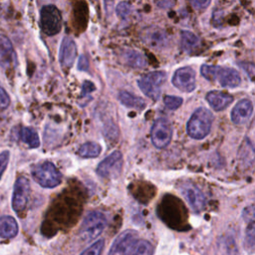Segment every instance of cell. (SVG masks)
<instances>
[{
    "instance_id": "6da1fadb",
    "label": "cell",
    "mask_w": 255,
    "mask_h": 255,
    "mask_svg": "<svg viewBox=\"0 0 255 255\" xmlns=\"http://www.w3.org/2000/svg\"><path fill=\"white\" fill-rule=\"evenodd\" d=\"M212 123L213 115L211 112L205 108H198L187 122V133L194 139H202L209 133Z\"/></svg>"
},
{
    "instance_id": "7a4b0ae2",
    "label": "cell",
    "mask_w": 255,
    "mask_h": 255,
    "mask_svg": "<svg viewBox=\"0 0 255 255\" xmlns=\"http://www.w3.org/2000/svg\"><path fill=\"white\" fill-rule=\"evenodd\" d=\"M201 75L209 81H218L222 87L235 88L241 82L240 75L234 69L223 68L219 66L202 65L200 68Z\"/></svg>"
},
{
    "instance_id": "3957f363",
    "label": "cell",
    "mask_w": 255,
    "mask_h": 255,
    "mask_svg": "<svg viewBox=\"0 0 255 255\" xmlns=\"http://www.w3.org/2000/svg\"><path fill=\"white\" fill-rule=\"evenodd\" d=\"M106 225L107 217L102 211H91L85 216L79 235L84 242H90L103 232Z\"/></svg>"
},
{
    "instance_id": "277c9868",
    "label": "cell",
    "mask_w": 255,
    "mask_h": 255,
    "mask_svg": "<svg viewBox=\"0 0 255 255\" xmlns=\"http://www.w3.org/2000/svg\"><path fill=\"white\" fill-rule=\"evenodd\" d=\"M31 174L34 180L42 187L53 188L60 184L62 174L51 161H43L32 167Z\"/></svg>"
},
{
    "instance_id": "5b68a950",
    "label": "cell",
    "mask_w": 255,
    "mask_h": 255,
    "mask_svg": "<svg viewBox=\"0 0 255 255\" xmlns=\"http://www.w3.org/2000/svg\"><path fill=\"white\" fill-rule=\"evenodd\" d=\"M40 26L44 34L53 36L60 32L62 16L60 10L52 4L45 5L40 12Z\"/></svg>"
},
{
    "instance_id": "8992f818",
    "label": "cell",
    "mask_w": 255,
    "mask_h": 255,
    "mask_svg": "<svg viewBox=\"0 0 255 255\" xmlns=\"http://www.w3.org/2000/svg\"><path fill=\"white\" fill-rule=\"evenodd\" d=\"M166 74L163 71H153L137 81L141 92L153 101H157L160 96V87L165 82Z\"/></svg>"
},
{
    "instance_id": "52a82bcc",
    "label": "cell",
    "mask_w": 255,
    "mask_h": 255,
    "mask_svg": "<svg viewBox=\"0 0 255 255\" xmlns=\"http://www.w3.org/2000/svg\"><path fill=\"white\" fill-rule=\"evenodd\" d=\"M172 137V128L169 122L164 118L154 121L150 129V138L156 148L166 147Z\"/></svg>"
},
{
    "instance_id": "ba28073f",
    "label": "cell",
    "mask_w": 255,
    "mask_h": 255,
    "mask_svg": "<svg viewBox=\"0 0 255 255\" xmlns=\"http://www.w3.org/2000/svg\"><path fill=\"white\" fill-rule=\"evenodd\" d=\"M179 191L190 205V207L196 211H201L206 203L205 196L201 189L191 181H182L178 186Z\"/></svg>"
},
{
    "instance_id": "9c48e42d",
    "label": "cell",
    "mask_w": 255,
    "mask_h": 255,
    "mask_svg": "<svg viewBox=\"0 0 255 255\" xmlns=\"http://www.w3.org/2000/svg\"><path fill=\"white\" fill-rule=\"evenodd\" d=\"M123 167V154L119 150L113 151L110 155L104 158L97 166V173L104 178L117 176Z\"/></svg>"
},
{
    "instance_id": "30bf717a",
    "label": "cell",
    "mask_w": 255,
    "mask_h": 255,
    "mask_svg": "<svg viewBox=\"0 0 255 255\" xmlns=\"http://www.w3.org/2000/svg\"><path fill=\"white\" fill-rule=\"evenodd\" d=\"M29 193H30L29 180L24 176L18 177L14 184V190L12 195V207L16 213L19 214L26 208L28 198H29Z\"/></svg>"
},
{
    "instance_id": "8fae6325",
    "label": "cell",
    "mask_w": 255,
    "mask_h": 255,
    "mask_svg": "<svg viewBox=\"0 0 255 255\" xmlns=\"http://www.w3.org/2000/svg\"><path fill=\"white\" fill-rule=\"evenodd\" d=\"M172 84L182 92H191L195 88V72L190 67L177 69L172 76Z\"/></svg>"
},
{
    "instance_id": "7c38bea8",
    "label": "cell",
    "mask_w": 255,
    "mask_h": 255,
    "mask_svg": "<svg viewBox=\"0 0 255 255\" xmlns=\"http://www.w3.org/2000/svg\"><path fill=\"white\" fill-rule=\"evenodd\" d=\"M77 57V46L73 39L64 37L60 46L59 61L63 69H70Z\"/></svg>"
},
{
    "instance_id": "4fadbf2b",
    "label": "cell",
    "mask_w": 255,
    "mask_h": 255,
    "mask_svg": "<svg viewBox=\"0 0 255 255\" xmlns=\"http://www.w3.org/2000/svg\"><path fill=\"white\" fill-rule=\"evenodd\" d=\"M17 56L10 40L0 34V66L2 68H14L17 66Z\"/></svg>"
},
{
    "instance_id": "5bb4252c",
    "label": "cell",
    "mask_w": 255,
    "mask_h": 255,
    "mask_svg": "<svg viewBox=\"0 0 255 255\" xmlns=\"http://www.w3.org/2000/svg\"><path fill=\"white\" fill-rule=\"evenodd\" d=\"M253 113V104L247 99L239 101L231 112V121L235 125H243L250 119Z\"/></svg>"
},
{
    "instance_id": "9a60e30c",
    "label": "cell",
    "mask_w": 255,
    "mask_h": 255,
    "mask_svg": "<svg viewBox=\"0 0 255 255\" xmlns=\"http://www.w3.org/2000/svg\"><path fill=\"white\" fill-rule=\"evenodd\" d=\"M153 251L154 247L149 241L135 236L128 243L123 255H153Z\"/></svg>"
},
{
    "instance_id": "2e32d148",
    "label": "cell",
    "mask_w": 255,
    "mask_h": 255,
    "mask_svg": "<svg viewBox=\"0 0 255 255\" xmlns=\"http://www.w3.org/2000/svg\"><path fill=\"white\" fill-rule=\"evenodd\" d=\"M206 101L214 111H222L226 109L233 101V97L227 93L220 91H211L206 95Z\"/></svg>"
},
{
    "instance_id": "e0dca14e",
    "label": "cell",
    "mask_w": 255,
    "mask_h": 255,
    "mask_svg": "<svg viewBox=\"0 0 255 255\" xmlns=\"http://www.w3.org/2000/svg\"><path fill=\"white\" fill-rule=\"evenodd\" d=\"M135 236H137V234L133 230H126L122 232L114 241L108 255H123L125 248L129 242V240Z\"/></svg>"
},
{
    "instance_id": "ac0fdd59",
    "label": "cell",
    "mask_w": 255,
    "mask_h": 255,
    "mask_svg": "<svg viewBox=\"0 0 255 255\" xmlns=\"http://www.w3.org/2000/svg\"><path fill=\"white\" fill-rule=\"evenodd\" d=\"M18 233L17 221L10 215L0 217V237L4 239L13 238Z\"/></svg>"
},
{
    "instance_id": "d6986e66",
    "label": "cell",
    "mask_w": 255,
    "mask_h": 255,
    "mask_svg": "<svg viewBox=\"0 0 255 255\" xmlns=\"http://www.w3.org/2000/svg\"><path fill=\"white\" fill-rule=\"evenodd\" d=\"M123 61L126 65L131 68L141 69L146 66V60L144 56L135 50H126L123 54Z\"/></svg>"
},
{
    "instance_id": "ffe728a7",
    "label": "cell",
    "mask_w": 255,
    "mask_h": 255,
    "mask_svg": "<svg viewBox=\"0 0 255 255\" xmlns=\"http://www.w3.org/2000/svg\"><path fill=\"white\" fill-rule=\"evenodd\" d=\"M118 99L124 106L128 108L142 110L145 107V102L143 101V99L127 91H121L118 95Z\"/></svg>"
},
{
    "instance_id": "44dd1931",
    "label": "cell",
    "mask_w": 255,
    "mask_h": 255,
    "mask_svg": "<svg viewBox=\"0 0 255 255\" xmlns=\"http://www.w3.org/2000/svg\"><path fill=\"white\" fill-rule=\"evenodd\" d=\"M20 139L31 148H37L40 145V138L37 131L30 127H23L19 130Z\"/></svg>"
},
{
    "instance_id": "7402d4cb",
    "label": "cell",
    "mask_w": 255,
    "mask_h": 255,
    "mask_svg": "<svg viewBox=\"0 0 255 255\" xmlns=\"http://www.w3.org/2000/svg\"><path fill=\"white\" fill-rule=\"evenodd\" d=\"M102 151V147L98 142L87 141L80 146L78 149V154L84 158L97 157Z\"/></svg>"
},
{
    "instance_id": "603a6c76",
    "label": "cell",
    "mask_w": 255,
    "mask_h": 255,
    "mask_svg": "<svg viewBox=\"0 0 255 255\" xmlns=\"http://www.w3.org/2000/svg\"><path fill=\"white\" fill-rule=\"evenodd\" d=\"M199 39L189 31H183L181 33V47L185 52H191L197 47Z\"/></svg>"
},
{
    "instance_id": "cb8c5ba5",
    "label": "cell",
    "mask_w": 255,
    "mask_h": 255,
    "mask_svg": "<svg viewBox=\"0 0 255 255\" xmlns=\"http://www.w3.org/2000/svg\"><path fill=\"white\" fill-rule=\"evenodd\" d=\"M244 247L250 252L255 251V221L248 223L245 232Z\"/></svg>"
},
{
    "instance_id": "d4e9b609",
    "label": "cell",
    "mask_w": 255,
    "mask_h": 255,
    "mask_svg": "<svg viewBox=\"0 0 255 255\" xmlns=\"http://www.w3.org/2000/svg\"><path fill=\"white\" fill-rule=\"evenodd\" d=\"M145 39L150 46H158L161 45L164 41V34L162 31L155 29L153 31H148L146 33Z\"/></svg>"
},
{
    "instance_id": "484cf974",
    "label": "cell",
    "mask_w": 255,
    "mask_h": 255,
    "mask_svg": "<svg viewBox=\"0 0 255 255\" xmlns=\"http://www.w3.org/2000/svg\"><path fill=\"white\" fill-rule=\"evenodd\" d=\"M105 246V240L99 239L96 242H94L91 246H89L87 249H85L81 255H101L102 251Z\"/></svg>"
},
{
    "instance_id": "4316f807",
    "label": "cell",
    "mask_w": 255,
    "mask_h": 255,
    "mask_svg": "<svg viewBox=\"0 0 255 255\" xmlns=\"http://www.w3.org/2000/svg\"><path fill=\"white\" fill-rule=\"evenodd\" d=\"M163 103L167 109L176 110L181 106L182 99L175 96H165L163 98Z\"/></svg>"
},
{
    "instance_id": "83f0119b",
    "label": "cell",
    "mask_w": 255,
    "mask_h": 255,
    "mask_svg": "<svg viewBox=\"0 0 255 255\" xmlns=\"http://www.w3.org/2000/svg\"><path fill=\"white\" fill-rule=\"evenodd\" d=\"M116 12L120 17H127L130 12V4L127 1L120 2L116 7Z\"/></svg>"
},
{
    "instance_id": "f1b7e54d",
    "label": "cell",
    "mask_w": 255,
    "mask_h": 255,
    "mask_svg": "<svg viewBox=\"0 0 255 255\" xmlns=\"http://www.w3.org/2000/svg\"><path fill=\"white\" fill-rule=\"evenodd\" d=\"M9 157H10L9 150H3L2 152H0V179L8 165Z\"/></svg>"
},
{
    "instance_id": "f546056e",
    "label": "cell",
    "mask_w": 255,
    "mask_h": 255,
    "mask_svg": "<svg viewBox=\"0 0 255 255\" xmlns=\"http://www.w3.org/2000/svg\"><path fill=\"white\" fill-rule=\"evenodd\" d=\"M242 216L248 222L255 221V205H250L245 207L243 210Z\"/></svg>"
},
{
    "instance_id": "4dcf8cb0",
    "label": "cell",
    "mask_w": 255,
    "mask_h": 255,
    "mask_svg": "<svg viewBox=\"0 0 255 255\" xmlns=\"http://www.w3.org/2000/svg\"><path fill=\"white\" fill-rule=\"evenodd\" d=\"M10 105V98L4 88L0 85V110L6 109Z\"/></svg>"
},
{
    "instance_id": "1f68e13d",
    "label": "cell",
    "mask_w": 255,
    "mask_h": 255,
    "mask_svg": "<svg viewBox=\"0 0 255 255\" xmlns=\"http://www.w3.org/2000/svg\"><path fill=\"white\" fill-rule=\"evenodd\" d=\"M119 130L114 124H108L105 128V134L109 138H117Z\"/></svg>"
},
{
    "instance_id": "d6a6232c",
    "label": "cell",
    "mask_w": 255,
    "mask_h": 255,
    "mask_svg": "<svg viewBox=\"0 0 255 255\" xmlns=\"http://www.w3.org/2000/svg\"><path fill=\"white\" fill-rule=\"evenodd\" d=\"M195 9H204L210 4V0H189Z\"/></svg>"
},
{
    "instance_id": "836d02e7",
    "label": "cell",
    "mask_w": 255,
    "mask_h": 255,
    "mask_svg": "<svg viewBox=\"0 0 255 255\" xmlns=\"http://www.w3.org/2000/svg\"><path fill=\"white\" fill-rule=\"evenodd\" d=\"M89 67V61H88V58L84 55H82L79 59V62H78V69L79 70H82V71H85L87 70Z\"/></svg>"
},
{
    "instance_id": "e575fe53",
    "label": "cell",
    "mask_w": 255,
    "mask_h": 255,
    "mask_svg": "<svg viewBox=\"0 0 255 255\" xmlns=\"http://www.w3.org/2000/svg\"><path fill=\"white\" fill-rule=\"evenodd\" d=\"M243 69L246 71V73H248L249 77L255 81V66H253L252 64H244L242 65Z\"/></svg>"
},
{
    "instance_id": "d590c367",
    "label": "cell",
    "mask_w": 255,
    "mask_h": 255,
    "mask_svg": "<svg viewBox=\"0 0 255 255\" xmlns=\"http://www.w3.org/2000/svg\"><path fill=\"white\" fill-rule=\"evenodd\" d=\"M94 90H95V86H94L93 83H91L89 81H86L84 83V85H83V94H84V96L91 93Z\"/></svg>"
},
{
    "instance_id": "8d00e7d4",
    "label": "cell",
    "mask_w": 255,
    "mask_h": 255,
    "mask_svg": "<svg viewBox=\"0 0 255 255\" xmlns=\"http://www.w3.org/2000/svg\"><path fill=\"white\" fill-rule=\"evenodd\" d=\"M113 1L114 0H104V2H105V6H106V8H109L111 5H112V3H113Z\"/></svg>"
}]
</instances>
